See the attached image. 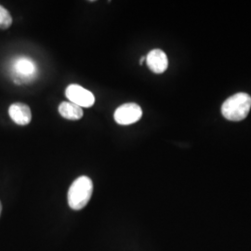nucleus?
I'll list each match as a JSON object with an SVG mask.
<instances>
[{
  "mask_svg": "<svg viewBox=\"0 0 251 251\" xmlns=\"http://www.w3.org/2000/svg\"><path fill=\"white\" fill-rule=\"evenodd\" d=\"M93 193V182L88 176L75 179L68 191V205L74 210H80L88 205Z\"/></svg>",
  "mask_w": 251,
  "mask_h": 251,
  "instance_id": "f257e3e1",
  "label": "nucleus"
},
{
  "mask_svg": "<svg viewBox=\"0 0 251 251\" xmlns=\"http://www.w3.org/2000/svg\"><path fill=\"white\" fill-rule=\"evenodd\" d=\"M251 108V97L239 92L225 100L222 106L223 116L230 121H241L248 117Z\"/></svg>",
  "mask_w": 251,
  "mask_h": 251,
  "instance_id": "f03ea898",
  "label": "nucleus"
},
{
  "mask_svg": "<svg viewBox=\"0 0 251 251\" xmlns=\"http://www.w3.org/2000/svg\"><path fill=\"white\" fill-rule=\"evenodd\" d=\"M65 96L71 102L81 108L91 107L95 103L93 93L77 84L69 85L65 90Z\"/></svg>",
  "mask_w": 251,
  "mask_h": 251,
  "instance_id": "7ed1b4c3",
  "label": "nucleus"
},
{
  "mask_svg": "<svg viewBox=\"0 0 251 251\" xmlns=\"http://www.w3.org/2000/svg\"><path fill=\"white\" fill-rule=\"evenodd\" d=\"M143 116L142 108L138 104L130 102L125 103L117 108L114 118L119 125H131L139 121Z\"/></svg>",
  "mask_w": 251,
  "mask_h": 251,
  "instance_id": "20e7f679",
  "label": "nucleus"
},
{
  "mask_svg": "<svg viewBox=\"0 0 251 251\" xmlns=\"http://www.w3.org/2000/svg\"><path fill=\"white\" fill-rule=\"evenodd\" d=\"M13 70L16 74L19 79L23 82L31 80L36 73V67L35 63L25 57H20L13 63Z\"/></svg>",
  "mask_w": 251,
  "mask_h": 251,
  "instance_id": "39448f33",
  "label": "nucleus"
},
{
  "mask_svg": "<svg viewBox=\"0 0 251 251\" xmlns=\"http://www.w3.org/2000/svg\"><path fill=\"white\" fill-rule=\"evenodd\" d=\"M146 63L152 73L162 74L168 69L169 60L163 50L154 49L146 56Z\"/></svg>",
  "mask_w": 251,
  "mask_h": 251,
  "instance_id": "423d86ee",
  "label": "nucleus"
},
{
  "mask_svg": "<svg viewBox=\"0 0 251 251\" xmlns=\"http://www.w3.org/2000/svg\"><path fill=\"white\" fill-rule=\"evenodd\" d=\"M9 115L14 123L17 125H28L32 120L31 109L25 103L15 102L9 108Z\"/></svg>",
  "mask_w": 251,
  "mask_h": 251,
  "instance_id": "0eeeda50",
  "label": "nucleus"
},
{
  "mask_svg": "<svg viewBox=\"0 0 251 251\" xmlns=\"http://www.w3.org/2000/svg\"><path fill=\"white\" fill-rule=\"evenodd\" d=\"M58 110L60 115L68 120H79L83 117L82 108L71 101H63Z\"/></svg>",
  "mask_w": 251,
  "mask_h": 251,
  "instance_id": "6e6552de",
  "label": "nucleus"
},
{
  "mask_svg": "<svg viewBox=\"0 0 251 251\" xmlns=\"http://www.w3.org/2000/svg\"><path fill=\"white\" fill-rule=\"evenodd\" d=\"M12 25V17L9 11L0 5V29H8Z\"/></svg>",
  "mask_w": 251,
  "mask_h": 251,
  "instance_id": "1a4fd4ad",
  "label": "nucleus"
},
{
  "mask_svg": "<svg viewBox=\"0 0 251 251\" xmlns=\"http://www.w3.org/2000/svg\"><path fill=\"white\" fill-rule=\"evenodd\" d=\"M144 60H146V57H142L141 62H140V64H143V63H144Z\"/></svg>",
  "mask_w": 251,
  "mask_h": 251,
  "instance_id": "9d476101",
  "label": "nucleus"
},
{
  "mask_svg": "<svg viewBox=\"0 0 251 251\" xmlns=\"http://www.w3.org/2000/svg\"><path fill=\"white\" fill-rule=\"evenodd\" d=\"M1 212H2V204L0 202V215H1Z\"/></svg>",
  "mask_w": 251,
  "mask_h": 251,
  "instance_id": "9b49d317",
  "label": "nucleus"
}]
</instances>
